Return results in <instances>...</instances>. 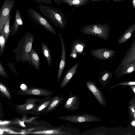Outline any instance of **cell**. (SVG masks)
<instances>
[{
    "instance_id": "obj_28",
    "label": "cell",
    "mask_w": 135,
    "mask_h": 135,
    "mask_svg": "<svg viewBox=\"0 0 135 135\" xmlns=\"http://www.w3.org/2000/svg\"><path fill=\"white\" fill-rule=\"evenodd\" d=\"M109 53L107 51L105 52L104 54V56L105 58H108L109 56Z\"/></svg>"
},
{
    "instance_id": "obj_14",
    "label": "cell",
    "mask_w": 135,
    "mask_h": 135,
    "mask_svg": "<svg viewBox=\"0 0 135 135\" xmlns=\"http://www.w3.org/2000/svg\"><path fill=\"white\" fill-rule=\"evenodd\" d=\"M78 64V63L66 72L60 84V89H62L65 87L69 82L75 74Z\"/></svg>"
},
{
    "instance_id": "obj_35",
    "label": "cell",
    "mask_w": 135,
    "mask_h": 135,
    "mask_svg": "<svg viewBox=\"0 0 135 135\" xmlns=\"http://www.w3.org/2000/svg\"><path fill=\"white\" fill-rule=\"evenodd\" d=\"M2 122V120H0V123H1V122Z\"/></svg>"
},
{
    "instance_id": "obj_25",
    "label": "cell",
    "mask_w": 135,
    "mask_h": 135,
    "mask_svg": "<svg viewBox=\"0 0 135 135\" xmlns=\"http://www.w3.org/2000/svg\"><path fill=\"white\" fill-rule=\"evenodd\" d=\"M0 76L6 78H8V76L0 62Z\"/></svg>"
},
{
    "instance_id": "obj_22",
    "label": "cell",
    "mask_w": 135,
    "mask_h": 135,
    "mask_svg": "<svg viewBox=\"0 0 135 135\" xmlns=\"http://www.w3.org/2000/svg\"><path fill=\"white\" fill-rule=\"evenodd\" d=\"M6 42L5 36L1 32L0 34V55L2 54L5 46V44Z\"/></svg>"
},
{
    "instance_id": "obj_5",
    "label": "cell",
    "mask_w": 135,
    "mask_h": 135,
    "mask_svg": "<svg viewBox=\"0 0 135 135\" xmlns=\"http://www.w3.org/2000/svg\"><path fill=\"white\" fill-rule=\"evenodd\" d=\"M27 11L32 19L37 24L42 26L52 34L56 35V32L55 29L37 11L32 8H28Z\"/></svg>"
},
{
    "instance_id": "obj_26",
    "label": "cell",
    "mask_w": 135,
    "mask_h": 135,
    "mask_svg": "<svg viewBox=\"0 0 135 135\" xmlns=\"http://www.w3.org/2000/svg\"><path fill=\"white\" fill-rule=\"evenodd\" d=\"M131 35V33L130 32H128L125 35L124 37L126 39H128L130 37Z\"/></svg>"
},
{
    "instance_id": "obj_12",
    "label": "cell",
    "mask_w": 135,
    "mask_h": 135,
    "mask_svg": "<svg viewBox=\"0 0 135 135\" xmlns=\"http://www.w3.org/2000/svg\"><path fill=\"white\" fill-rule=\"evenodd\" d=\"M58 35L61 42L62 49L61 58L57 74V81L59 82L60 80L62 74L65 68L66 60V52L65 46L64 41L61 37V34L59 33Z\"/></svg>"
},
{
    "instance_id": "obj_3",
    "label": "cell",
    "mask_w": 135,
    "mask_h": 135,
    "mask_svg": "<svg viewBox=\"0 0 135 135\" xmlns=\"http://www.w3.org/2000/svg\"><path fill=\"white\" fill-rule=\"evenodd\" d=\"M71 128L64 125L54 128H48L44 126L39 127L27 133L34 134L72 135L74 134Z\"/></svg>"
},
{
    "instance_id": "obj_19",
    "label": "cell",
    "mask_w": 135,
    "mask_h": 135,
    "mask_svg": "<svg viewBox=\"0 0 135 135\" xmlns=\"http://www.w3.org/2000/svg\"><path fill=\"white\" fill-rule=\"evenodd\" d=\"M11 18V15L10 14L5 22L1 32L5 36L6 42L7 41L10 33V23Z\"/></svg>"
},
{
    "instance_id": "obj_6",
    "label": "cell",
    "mask_w": 135,
    "mask_h": 135,
    "mask_svg": "<svg viewBox=\"0 0 135 135\" xmlns=\"http://www.w3.org/2000/svg\"><path fill=\"white\" fill-rule=\"evenodd\" d=\"M15 0H4L0 10V34L13 6Z\"/></svg>"
},
{
    "instance_id": "obj_18",
    "label": "cell",
    "mask_w": 135,
    "mask_h": 135,
    "mask_svg": "<svg viewBox=\"0 0 135 135\" xmlns=\"http://www.w3.org/2000/svg\"><path fill=\"white\" fill-rule=\"evenodd\" d=\"M63 3L67 4L70 6L78 8L89 2V0H62Z\"/></svg>"
},
{
    "instance_id": "obj_24",
    "label": "cell",
    "mask_w": 135,
    "mask_h": 135,
    "mask_svg": "<svg viewBox=\"0 0 135 135\" xmlns=\"http://www.w3.org/2000/svg\"><path fill=\"white\" fill-rule=\"evenodd\" d=\"M135 85V81L125 82L116 84L114 85L111 86L110 88L112 89L118 85H124L130 86L132 85Z\"/></svg>"
},
{
    "instance_id": "obj_20",
    "label": "cell",
    "mask_w": 135,
    "mask_h": 135,
    "mask_svg": "<svg viewBox=\"0 0 135 135\" xmlns=\"http://www.w3.org/2000/svg\"><path fill=\"white\" fill-rule=\"evenodd\" d=\"M129 101V112L130 114V118L131 119V120H135V100L134 97Z\"/></svg>"
},
{
    "instance_id": "obj_17",
    "label": "cell",
    "mask_w": 135,
    "mask_h": 135,
    "mask_svg": "<svg viewBox=\"0 0 135 135\" xmlns=\"http://www.w3.org/2000/svg\"><path fill=\"white\" fill-rule=\"evenodd\" d=\"M41 48L44 56L46 59L49 66L50 67L52 60L50 50L44 42L41 44Z\"/></svg>"
},
{
    "instance_id": "obj_7",
    "label": "cell",
    "mask_w": 135,
    "mask_h": 135,
    "mask_svg": "<svg viewBox=\"0 0 135 135\" xmlns=\"http://www.w3.org/2000/svg\"><path fill=\"white\" fill-rule=\"evenodd\" d=\"M17 93L23 95L47 97L52 95L54 92L45 88L32 87L21 90Z\"/></svg>"
},
{
    "instance_id": "obj_11",
    "label": "cell",
    "mask_w": 135,
    "mask_h": 135,
    "mask_svg": "<svg viewBox=\"0 0 135 135\" xmlns=\"http://www.w3.org/2000/svg\"><path fill=\"white\" fill-rule=\"evenodd\" d=\"M79 97L76 95H73L71 92L66 99L64 108L71 111H74L79 109Z\"/></svg>"
},
{
    "instance_id": "obj_9",
    "label": "cell",
    "mask_w": 135,
    "mask_h": 135,
    "mask_svg": "<svg viewBox=\"0 0 135 135\" xmlns=\"http://www.w3.org/2000/svg\"><path fill=\"white\" fill-rule=\"evenodd\" d=\"M86 86L88 89L92 93L99 103L102 105H106V100L101 91L93 82L88 81Z\"/></svg>"
},
{
    "instance_id": "obj_32",
    "label": "cell",
    "mask_w": 135,
    "mask_h": 135,
    "mask_svg": "<svg viewBox=\"0 0 135 135\" xmlns=\"http://www.w3.org/2000/svg\"><path fill=\"white\" fill-rule=\"evenodd\" d=\"M132 7L133 8L135 9V0H132Z\"/></svg>"
},
{
    "instance_id": "obj_23",
    "label": "cell",
    "mask_w": 135,
    "mask_h": 135,
    "mask_svg": "<svg viewBox=\"0 0 135 135\" xmlns=\"http://www.w3.org/2000/svg\"><path fill=\"white\" fill-rule=\"evenodd\" d=\"M37 3H42L48 4H52V1H53L59 5H61V3H63L62 0H34Z\"/></svg>"
},
{
    "instance_id": "obj_15",
    "label": "cell",
    "mask_w": 135,
    "mask_h": 135,
    "mask_svg": "<svg viewBox=\"0 0 135 135\" xmlns=\"http://www.w3.org/2000/svg\"><path fill=\"white\" fill-rule=\"evenodd\" d=\"M64 97L62 95L55 96L52 97V100L47 108L44 112L45 113L50 112L56 108L62 102Z\"/></svg>"
},
{
    "instance_id": "obj_1",
    "label": "cell",
    "mask_w": 135,
    "mask_h": 135,
    "mask_svg": "<svg viewBox=\"0 0 135 135\" xmlns=\"http://www.w3.org/2000/svg\"><path fill=\"white\" fill-rule=\"evenodd\" d=\"M33 41V36L28 32L19 42L18 46L13 50L17 61H21L26 63L28 61L31 69L30 55Z\"/></svg>"
},
{
    "instance_id": "obj_27",
    "label": "cell",
    "mask_w": 135,
    "mask_h": 135,
    "mask_svg": "<svg viewBox=\"0 0 135 135\" xmlns=\"http://www.w3.org/2000/svg\"><path fill=\"white\" fill-rule=\"evenodd\" d=\"M70 56L73 58H75L76 57L77 55L75 53H71L70 54Z\"/></svg>"
},
{
    "instance_id": "obj_34",
    "label": "cell",
    "mask_w": 135,
    "mask_h": 135,
    "mask_svg": "<svg viewBox=\"0 0 135 135\" xmlns=\"http://www.w3.org/2000/svg\"><path fill=\"white\" fill-rule=\"evenodd\" d=\"M124 0H113V1L114 2H119L123 1H124Z\"/></svg>"
},
{
    "instance_id": "obj_4",
    "label": "cell",
    "mask_w": 135,
    "mask_h": 135,
    "mask_svg": "<svg viewBox=\"0 0 135 135\" xmlns=\"http://www.w3.org/2000/svg\"><path fill=\"white\" fill-rule=\"evenodd\" d=\"M56 118L58 119L71 123H77L94 122L101 120V119L97 116L88 114L64 116Z\"/></svg>"
},
{
    "instance_id": "obj_21",
    "label": "cell",
    "mask_w": 135,
    "mask_h": 135,
    "mask_svg": "<svg viewBox=\"0 0 135 135\" xmlns=\"http://www.w3.org/2000/svg\"><path fill=\"white\" fill-rule=\"evenodd\" d=\"M0 91L8 99H11V94L6 87L0 82Z\"/></svg>"
},
{
    "instance_id": "obj_16",
    "label": "cell",
    "mask_w": 135,
    "mask_h": 135,
    "mask_svg": "<svg viewBox=\"0 0 135 135\" xmlns=\"http://www.w3.org/2000/svg\"><path fill=\"white\" fill-rule=\"evenodd\" d=\"M30 61L33 66L37 70L40 69V59L37 52L33 48H32L30 55Z\"/></svg>"
},
{
    "instance_id": "obj_31",
    "label": "cell",
    "mask_w": 135,
    "mask_h": 135,
    "mask_svg": "<svg viewBox=\"0 0 135 135\" xmlns=\"http://www.w3.org/2000/svg\"><path fill=\"white\" fill-rule=\"evenodd\" d=\"M131 120V125L134 127H135V120L133 119Z\"/></svg>"
},
{
    "instance_id": "obj_13",
    "label": "cell",
    "mask_w": 135,
    "mask_h": 135,
    "mask_svg": "<svg viewBox=\"0 0 135 135\" xmlns=\"http://www.w3.org/2000/svg\"><path fill=\"white\" fill-rule=\"evenodd\" d=\"M23 23L21 12L19 10L17 9L15 12L14 22L10 28V33L11 36L17 33L19 26L22 25Z\"/></svg>"
},
{
    "instance_id": "obj_30",
    "label": "cell",
    "mask_w": 135,
    "mask_h": 135,
    "mask_svg": "<svg viewBox=\"0 0 135 135\" xmlns=\"http://www.w3.org/2000/svg\"><path fill=\"white\" fill-rule=\"evenodd\" d=\"M129 87L132 89L134 93H135V85H130Z\"/></svg>"
},
{
    "instance_id": "obj_10",
    "label": "cell",
    "mask_w": 135,
    "mask_h": 135,
    "mask_svg": "<svg viewBox=\"0 0 135 135\" xmlns=\"http://www.w3.org/2000/svg\"><path fill=\"white\" fill-rule=\"evenodd\" d=\"M52 97L48 96L42 99H40L38 104L30 114L35 115H39L44 112L49 105Z\"/></svg>"
},
{
    "instance_id": "obj_29",
    "label": "cell",
    "mask_w": 135,
    "mask_h": 135,
    "mask_svg": "<svg viewBox=\"0 0 135 135\" xmlns=\"http://www.w3.org/2000/svg\"><path fill=\"white\" fill-rule=\"evenodd\" d=\"M133 70V67H129L127 70V71L128 73H130L132 72Z\"/></svg>"
},
{
    "instance_id": "obj_8",
    "label": "cell",
    "mask_w": 135,
    "mask_h": 135,
    "mask_svg": "<svg viewBox=\"0 0 135 135\" xmlns=\"http://www.w3.org/2000/svg\"><path fill=\"white\" fill-rule=\"evenodd\" d=\"M40 99L37 98L26 99L24 104L17 105L16 108L20 112L25 114H30L35 107Z\"/></svg>"
},
{
    "instance_id": "obj_2",
    "label": "cell",
    "mask_w": 135,
    "mask_h": 135,
    "mask_svg": "<svg viewBox=\"0 0 135 135\" xmlns=\"http://www.w3.org/2000/svg\"><path fill=\"white\" fill-rule=\"evenodd\" d=\"M38 7L41 12L55 26L62 29L65 28L67 22L65 14L60 9L44 5Z\"/></svg>"
},
{
    "instance_id": "obj_33",
    "label": "cell",
    "mask_w": 135,
    "mask_h": 135,
    "mask_svg": "<svg viewBox=\"0 0 135 135\" xmlns=\"http://www.w3.org/2000/svg\"><path fill=\"white\" fill-rule=\"evenodd\" d=\"M105 1L107 2H108L109 0H90V1L91 2H98L102 1Z\"/></svg>"
}]
</instances>
